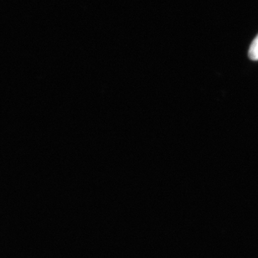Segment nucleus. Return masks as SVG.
I'll list each match as a JSON object with an SVG mask.
<instances>
[{
    "label": "nucleus",
    "mask_w": 258,
    "mask_h": 258,
    "mask_svg": "<svg viewBox=\"0 0 258 258\" xmlns=\"http://www.w3.org/2000/svg\"><path fill=\"white\" fill-rule=\"evenodd\" d=\"M248 56L249 59L252 60H258V34L251 43L249 48Z\"/></svg>",
    "instance_id": "1"
}]
</instances>
